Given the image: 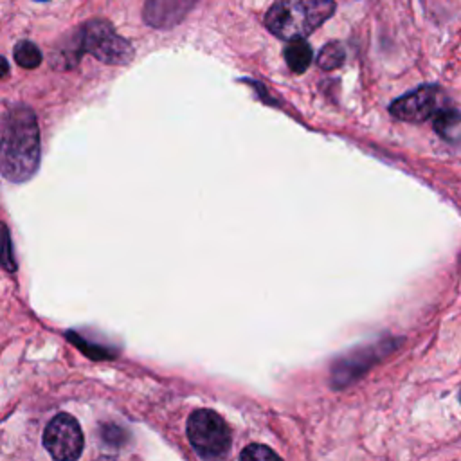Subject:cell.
<instances>
[{
	"mask_svg": "<svg viewBox=\"0 0 461 461\" xmlns=\"http://www.w3.org/2000/svg\"><path fill=\"white\" fill-rule=\"evenodd\" d=\"M40 162V133L34 112L16 104L5 112L2 130V175L11 182H23Z\"/></svg>",
	"mask_w": 461,
	"mask_h": 461,
	"instance_id": "obj_1",
	"label": "cell"
},
{
	"mask_svg": "<svg viewBox=\"0 0 461 461\" xmlns=\"http://www.w3.org/2000/svg\"><path fill=\"white\" fill-rule=\"evenodd\" d=\"M335 13L333 0H279L265 14V25L281 40H304Z\"/></svg>",
	"mask_w": 461,
	"mask_h": 461,
	"instance_id": "obj_2",
	"label": "cell"
},
{
	"mask_svg": "<svg viewBox=\"0 0 461 461\" xmlns=\"http://www.w3.org/2000/svg\"><path fill=\"white\" fill-rule=\"evenodd\" d=\"M79 50L88 52L106 65H126L133 58V49L106 20H90L83 25Z\"/></svg>",
	"mask_w": 461,
	"mask_h": 461,
	"instance_id": "obj_3",
	"label": "cell"
},
{
	"mask_svg": "<svg viewBox=\"0 0 461 461\" xmlns=\"http://www.w3.org/2000/svg\"><path fill=\"white\" fill-rule=\"evenodd\" d=\"M185 429L189 443L202 457L218 459L230 447V430L225 420L211 409L194 411Z\"/></svg>",
	"mask_w": 461,
	"mask_h": 461,
	"instance_id": "obj_4",
	"label": "cell"
},
{
	"mask_svg": "<svg viewBox=\"0 0 461 461\" xmlns=\"http://www.w3.org/2000/svg\"><path fill=\"white\" fill-rule=\"evenodd\" d=\"M43 447L54 461H76L85 447L77 420L67 412L56 414L45 427Z\"/></svg>",
	"mask_w": 461,
	"mask_h": 461,
	"instance_id": "obj_5",
	"label": "cell"
},
{
	"mask_svg": "<svg viewBox=\"0 0 461 461\" xmlns=\"http://www.w3.org/2000/svg\"><path fill=\"white\" fill-rule=\"evenodd\" d=\"M439 88L436 85H421L405 95L394 99L389 112L407 122H421L439 112Z\"/></svg>",
	"mask_w": 461,
	"mask_h": 461,
	"instance_id": "obj_6",
	"label": "cell"
},
{
	"mask_svg": "<svg viewBox=\"0 0 461 461\" xmlns=\"http://www.w3.org/2000/svg\"><path fill=\"white\" fill-rule=\"evenodd\" d=\"M196 0H146L144 22L157 29H167L180 23L193 9Z\"/></svg>",
	"mask_w": 461,
	"mask_h": 461,
	"instance_id": "obj_7",
	"label": "cell"
},
{
	"mask_svg": "<svg viewBox=\"0 0 461 461\" xmlns=\"http://www.w3.org/2000/svg\"><path fill=\"white\" fill-rule=\"evenodd\" d=\"M434 130L441 139H445L448 142H459L461 140V113L457 110L441 108L434 115Z\"/></svg>",
	"mask_w": 461,
	"mask_h": 461,
	"instance_id": "obj_8",
	"label": "cell"
},
{
	"mask_svg": "<svg viewBox=\"0 0 461 461\" xmlns=\"http://www.w3.org/2000/svg\"><path fill=\"white\" fill-rule=\"evenodd\" d=\"M285 61L295 74H303L312 63V47L304 40L290 41L285 49Z\"/></svg>",
	"mask_w": 461,
	"mask_h": 461,
	"instance_id": "obj_9",
	"label": "cell"
},
{
	"mask_svg": "<svg viewBox=\"0 0 461 461\" xmlns=\"http://www.w3.org/2000/svg\"><path fill=\"white\" fill-rule=\"evenodd\" d=\"M346 59V50L339 41H331L324 45L317 56V63L324 70H333L339 68Z\"/></svg>",
	"mask_w": 461,
	"mask_h": 461,
	"instance_id": "obj_10",
	"label": "cell"
},
{
	"mask_svg": "<svg viewBox=\"0 0 461 461\" xmlns=\"http://www.w3.org/2000/svg\"><path fill=\"white\" fill-rule=\"evenodd\" d=\"M14 61L23 68H36L41 63V52L32 41H20L13 50Z\"/></svg>",
	"mask_w": 461,
	"mask_h": 461,
	"instance_id": "obj_11",
	"label": "cell"
},
{
	"mask_svg": "<svg viewBox=\"0 0 461 461\" xmlns=\"http://www.w3.org/2000/svg\"><path fill=\"white\" fill-rule=\"evenodd\" d=\"M240 461H281V457L272 448L252 443L241 450Z\"/></svg>",
	"mask_w": 461,
	"mask_h": 461,
	"instance_id": "obj_12",
	"label": "cell"
},
{
	"mask_svg": "<svg viewBox=\"0 0 461 461\" xmlns=\"http://www.w3.org/2000/svg\"><path fill=\"white\" fill-rule=\"evenodd\" d=\"M97 461H113V459H110V457H101V459H97Z\"/></svg>",
	"mask_w": 461,
	"mask_h": 461,
	"instance_id": "obj_13",
	"label": "cell"
},
{
	"mask_svg": "<svg viewBox=\"0 0 461 461\" xmlns=\"http://www.w3.org/2000/svg\"><path fill=\"white\" fill-rule=\"evenodd\" d=\"M36 2H47V0H36Z\"/></svg>",
	"mask_w": 461,
	"mask_h": 461,
	"instance_id": "obj_14",
	"label": "cell"
},
{
	"mask_svg": "<svg viewBox=\"0 0 461 461\" xmlns=\"http://www.w3.org/2000/svg\"><path fill=\"white\" fill-rule=\"evenodd\" d=\"M459 400H461V393H459Z\"/></svg>",
	"mask_w": 461,
	"mask_h": 461,
	"instance_id": "obj_15",
	"label": "cell"
}]
</instances>
